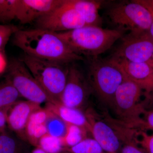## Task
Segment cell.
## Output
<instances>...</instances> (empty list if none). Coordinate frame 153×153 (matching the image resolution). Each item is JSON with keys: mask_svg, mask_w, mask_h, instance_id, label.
<instances>
[{"mask_svg": "<svg viewBox=\"0 0 153 153\" xmlns=\"http://www.w3.org/2000/svg\"><path fill=\"white\" fill-rule=\"evenodd\" d=\"M13 36L14 45L31 57L64 64L84 60L73 52L57 33L38 28L20 29Z\"/></svg>", "mask_w": 153, "mask_h": 153, "instance_id": "6da1fadb", "label": "cell"}, {"mask_svg": "<svg viewBox=\"0 0 153 153\" xmlns=\"http://www.w3.org/2000/svg\"><path fill=\"white\" fill-rule=\"evenodd\" d=\"M124 33L117 29L85 26L57 33L74 53L91 58L97 57L110 49L116 41L123 36Z\"/></svg>", "mask_w": 153, "mask_h": 153, "instance_id": "7a4b0ae2", "label": "cell"}, {"mask_svg": "<svg viewBox=\"0 0 153 153\" xmlns=\"http://www.w3.org/2000/svg\"><path fill=\"white\" fill-rule=\"evenodd\" d=\"M89 58L88 80L92 91L105 104L112 105L115 94L126 79L120 66L114 59Z\"/></svg>", "mask_w": 153, "mask_h": 153, "instance_id": "3957f363", "label": "cell"}, {"mask_svg": "<svg viewBox=\"0 0 153 153\" xmlns=\"http://www.w3.org/2000/svg\"><path fill=\"white\" fill-rule=\"evenodd\" d=\"M50 99L60 102L68 71L67 64L41 60L24 53L20 58Z\"/></svg>", "mask_w": 153, "mask_h": 153, "instance_id": "277c9868", "label": "cell"}, {"mask_svg": "<svg viewBox=\"0 0 153 153\" xmlns=\"http://www.w3.org/2000/svg\"><path fill=\"white\" fill-rule=\"evenodd\" d=\"M143 91L140 85L126 78L115 94L111 106L128 128L140 127L145 110L140 102Z\"/></svg>", "mask_w": 153, "mask_h": 153, "instance_id": "5b68a950", "label": "cell"}, {"mask_svg": "<svg viewBox=\"0 0 153 153\" xmlns=\"http://www.w3.org/2000/svg\"><path fill=\"white\" fill-rule=\"evenodd\" d=\"M107 14L117 29L124 32H149L152 22L150 11L138 1L115 4L108 9Z\"/></svg>", "mask_w": 153, "mask_h": 153, "instance_id": "8992f818", "label": "cell"}, {"mask_svg": "<svg viewBox=\"0 0 153 153\" xmlns=\"http://www.w3.org/2000/svg\"><path fill=\"white\" fill-rule=\"evenodd\" d=\"M6 78L11 82L22 97L41 105L50 102V99L20 58L10 61Z\"/></svg>", "mask_w": 153, "mask_h": 153, "instance_id": "52a82bcc", "label": "cell"}, {"mask_svg": "<svg viewBox=\"0 0 153 153\" xmlns=\"http://www.w3.org/2000/svg\"><path fill=\"white\" fill-rule=\"evenodd\" d=\"M121 41L111 57L135 62H147L153 54V39L149 32H129Z\"/></svg>", "mask_w": 153, "mask_h": 153, "instance_id": "ba28073f", "label": "cell"}, {"mask_svg": "<svg viewBox=\"0 0 153 153\" xmlns=\"http://www.w3.org/2000/svg\"><path fill=\"white\" fill-rule=\"evenodd\" d=\"M35 22L36 28L55 33L71 31L86 26L80 14L66 4L65 0L59 7Z\"/></svg>", "mask_w": 153, "mask_h": 153, "instance_id": "9c48e42d", "label": "cell"}, {"mask_svg": "<svg viewBox=\"0 0 153 153\" xmlns=\"http://www.w3.org/2000/svg\"><path fill=\"white\" fill-rule=\"evenodd\" d=\"M92 92L88 79L81 70L74 65L68 66L67 80L60 103L69 107L82 110Z\"/></svg>", "mask_w": 153, "mask_h": 153, "instance_id": "30bf717a", "label": "cell"}, {"mask_svg": "<svg viewBox=\"0 0 153 153\" xmlns=\"http://www.w3.org/2000/svg\"><path fill=\"white\" fill-rule=\"evenodd\" d=\"M63 1V0H18L16 19L23 25L30 24L52 12Z\"/></svg>", "mask_w": 153, "mask_h": 153, "instance_id": "8fae6325", "label": "cell"}, {"mask_svg": "<svg viewBox=\"0 0 153 153\" xmlns=\"http://www.w3.org/2000/svg\"><path fill=\"white\" fill-rule=\"evenodd\" d=\"M85 115L90 124V133L104 152L117 153L120 146V139L115 131L104 121L94 117L91 111H86Z\"/></svg>", "mask_w": 153, "mask_h": 153, "instance_id": "7c38bea8", "label": "cell"}, {"mask_svg": "<svg viewBox=\"0 0 153 153\" xmlns=\"http://www.w3.org/2000/svg\"><path fill=\"white\" fill-rule=\"evenodd\" d=\"M111 57L117 63L126 79L140 85L146 93H153V68L149 63Z\"/></svg>", "mask_w": 153, "mask_h": 153, "instance_id": "4fadbf2b", "label": "cell"}, {"mask_svg": "<svg viewBox=\"0 0 153 153\" xmlns=\"http://www.w3.org/2000/svg\"><path fill=\"white\" fill-rule=\"evenodd\" d=\"M41 108V105L33 102L18 101L7 112V124L17 136L26 142L25 129L31 114Z\"/></svg>", "mask_w": 153, "mask_h": 153, "instance_id": "5bb4252c", "label": "cell"}, {"mask_svg": "<svg viewBox=\"0 0 153 153\" xmlns=\"http://www.w3.org/2000/svg\"><path fill=\"white\" fill-rule=\"evenodd\" d=\"M45 108L58 116L66 123L81 127L90 133V124L85 113L81 110L66 106L60 102H47Z\"/></svg>", "mask_w": 153, "mask_h": 153, "instance_id": "9a60e30c", "label": "cell"}, {"mask_svg": "<svg viewBox=\"0 0 153 153\" xmlns=\"http://www.w3.org/2000/svg\"><path fill=\"white\" fill-rule=\"evenodd\" d=\"M66 4L71 6L82 17L86 26H98L101 23L99 10L101 2L89 0H65Z\"/></svg>", "mask_w": 153, "mask_h": 153, "instance_id": "2e32d148", "label": "cell"}, {"mask_svg": "<svg viewBox=\"0 0 153 153\" xmlns=\"http://www.w3.org/2000/svg\"><path fill=\"white\" fill-rule=\"evenodd\" d=\"M27 142L7 130L0 133V153H28Z\"/></svg>", "mask_w": 153, "mask_h": 153, "instance_id": "e0dca14e", "label": "cell"}, {"mask_svg": "<svg viewBox=\"0 0 153 153\" xmlns=\"http://www.w3.org/2000/svg\"><path fill=\"white\" fill-rule=\"evenodd\" d=\"M20 97H22L7 78L0 82V110L7 111Z\"/></svg>", "mask_w": 153, "mask_h": 153, "instance_id": "ac0fdd59", "label": "cell"}, {"mask_svg": "<svg viewBox=\"0 0 153 153\" xmlns=\"http://www.w3.org/2000/svg\"><path fill=\"white\" fill-rule=\"evenodd\" d=\"M88 132L86 129L81 127L66 123V133L62 138L64 150L76 146L82 140L87 138Z\"/></svg>", "mask_w": 153, "mask_h": 153, "instance_id": "d6986e66", "label": "cell"}, {"mask_svg": "<svg viewBox=\"0 0 153 153\" xmlns=\"http://www.w3.org/2000/svg\"><path fill=\"white\" fill-rule=\"evenodd\" d=\"M47 133L46 124H38L29 120L25 129L26 142L37 147L39 140Z\"/></svg>", "mask_w": 153, "mask_h": 153, "instance_id": "ffe728a7", "label": "cell"}, {"mask_svg": "<svg viewBox=\"0 0 153 153\" xmlns=\"http://www.w3.org/2000/svg\"><path fill=\"white\" fill-rule=\"evenodd\" d=\"M46 126L47 133L52 136L61 138L66 133V123L52 112L46 121Z\"/></svg>", "mask_w": 153, "mask_h": 153, "instance_id": "44dd1931", "label": "cell"}, {"mask_svg": "<svg viewBox=\"0 0 153 153\" xmlns=\"http://www.w3.org/2000/svg\"><path fill=\"white\" fill-rule=\"evenodd\" d=\"M64 151L71 153H105L94 139L88 137L76 146L65 149Z\"/></svg>", "mask_w": 153, "mask_h": 153, "instance_id": "7402d4cb", "label": "cell"}, {"mask_svg": "<svg viewBox=\"0 0 153 153\" xmlns=\"http://www.w3.org/2000/svg\"><path fill=\"white\" fill-rule=\"evenodd\" d=\"M37 147L41 148L47 153H60L64 150L62 138L52 136L48 133L40 139Z\"/></svg>", "mask_w": 153, "mask_h": 153, "instance_id": "603a6c76", "label": "cell"}, {"mask_svg": "<svg viewBox=\"0 0 153 153\" xmlns=\"http://www.w3.org/2000/svg\"><path fill=\"white\" fill-rule=\"evenodd\" d=\"M18 0H0V22L7 23L16 19Z\"/></svg>", "mask_w": 153, "mask_h": 153, "instance_id": "cb8c5ba5", "label": "cell"}, {"mask_svg": "<svg viewBox=\"0 0 153 153\" xmlns=\"http://www.w3.org/2000/svg\"><path fill=\"white\" fill-rule=\"evenodd\" d=\"M20 29L16 25H0V51L2 52L11 36Z\"/></svg>", "mask_w": 153, "mask_h": 153, "instance_id": "d4e9b609", "label": "cell"}, {"mask_svg": "<svg viewBox=\"0 0 153 153\" xmlns=\"http://www.w3.org/2000/svg\"><path fill=\"white\" fill-rule=\"evenodd\" d=\"M137 133L139 139L136 137V142L140 145L146 153H153V133L148 134L144 131Z\"/></svg>", "mask_w": 153, "mask_h": 153, "instance_id": "484cf974", "label": "cell"}, {"mask_svg": "<svg viewBox=\"0 0 153 153\" xmlns=\"http://www.w3.org/2000/svg\"><path fill=\"white\" fill-rule=\"evenodd\" d=\"M120 139H123L125 142V144L123 147L121 153H144L137 146L135 138L127 140L124 137L120 136Z\"/></svg>", "mask_w": 153, "mask_h": 153, "instance_id": "4316f807", "label": "cell"}, {"mask_svg": "<svg viewBox=\"0 0 153 153\" xmlns=\"http://www.w3.org/2000/svg\"><path fill=\"white\" fill-rule=\"evenodd\" d=\"M141 129L153 131V110L145 109L141 116Z\"/></svg>", "mask_w": 153, "mask_h": 153, "instance_id": "83f0119b", "label": "cell"}, {"mask_svg": "<svg viewBox=\"0 0 153 153\" xmlns=\"http://www.w3.org/2000/svg\"><path fill=\"white\" fill-rule=\"evenodd\" d=\"M7 111L0 110V133L6 130L7 124Z\"/></svg>", "mask_w": 153, "mask_h": 153, "instance_id": "f1b7e54d", "label": "cell"}, {"mask_svg": "<svg viewBox=\"0 0 153 153\" xmlns=\"http://www.w3.org/2000/svg\"><path fill=\"white\" fill-rule=\"evenodd\" d=\"M141 4L143 5L147 8L150 11L151 13H152V25H151L150 28L149 30V33L150 34L151 36H152V38L153 39V9L146 2V1H138Z\"/></svg>", "mask_w": 153, "mask_h": 153, "instance_id": "f546056e", "label": "cell"}, {"mask_svg": "<svg viewBox=\"0 0 153 153\" xmlns=\"http://www.w3.org/2000/svg\"><path fill=\"white\" fill-rule=\"evenodd\" d=\"M7 66L5 57L2 52L0 51V74H1L5 70Z\"/></svg>", "mask_w": 153, "mask_h": 153, "instance_id": "4dcf8cb0", "label": "cell"}, {"mask_svg": "<svg viewBox=\"0 0 153 153\" xmlns=\"http://www.w3.org/2000/svg\"><path fill=\"white\" fill-rule=\"evenodd\" d=\"M146 100L149 102L151 106L150 108L146 110H153V93H146Z\"/></svg>", "mask_w": 153, "mask_h": 153, "instance_id": "1f68e13d", "label": "cell"}, {"mask_svg": "<svg viewBox=\"0 0 153 153\" xmlns=\"http://www.w3.org/2000/svg\"><path fill=\"white\" fill-rule=\"evenodd\" d=\"M30 153H47L41 148L36 147Z\"/></svg>", "mask_w": 153, "mask_h": 153, "instance_id": "d6a6232c", "label": "cell"}, {"mask_svg": "<svg viewBox=\"0 0 153 153\" xmlns=\"http://www.w3.org/2000/svg\"><path fill=\"white\" fill-rule=\"evenodd\" d=\"M147 63H149L150 65L153 68V54L152 55V57H151L150 59L149 60Z\"/></svg>", "mask_w": 153, "mask_h": 153, "instance_id": "836d02e7", "label": "cell"}, {"mask_svg": "<svg viewBox=\"0 0 153 153\" xmlns=\"http://www.w3.org/2000/svg\"><path fill=\"white\" fill-rule=\"evenodd\" d=\"M146 1L153 10V0L152 1Z\"/></svg>", "mask_w": 153, "mask_h": 153, "instance_id": "e575fe53", "label": "cell"}, {"mask_svg": "<svg viewBox=\"0 0 153 153\" xmlns=\"http://www.w3.org/2000/svg\"><path fill=\"white\" fill-rule=\"evenodd\" d=\"M70 153L68 152H66V151H63V152H61V153Z\"/></svg>", "mask_w": 153, "mask_h": 153, "instance_id": "d590c367", "label": "cell"}, {"mask_svg": "<svg viewBox=\"0 0 153 153\" xmlns=\"http://www.w3.org/2000/svg\"><path fill=\"white\" fill-rule=\"evenodd\" d=\"M69 153H70V152H69Z\"/></svg>", "mask_w": 153, "mask_h": 153, "instance_id": "8d00e7d4", "label": "cell"}]
</instances>
